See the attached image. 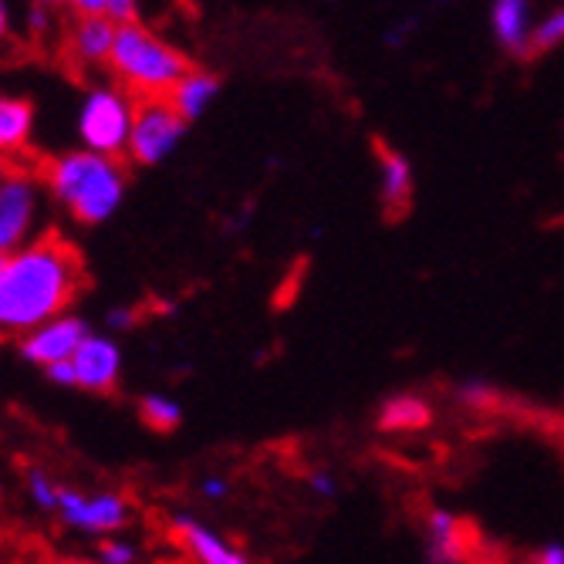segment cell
<instances>
[{
	"mask_svg": "<svg viewBox=\"0 0 564 564\" xmlns=\"http://www.w3.org/2000/svg\"><path fill=\"white\" fill-rule=\"evenodd\" d=\"M85 288V264L62 234H41L0 258V325L28 335L65 315Z\"/></svg>",
	"mask_w": 564,
	"mask_h": 564,
	"instance_id": "cell-1",
	"label": "cell"
},
{
	"mask_svg": "<svg viewBox=\"0 0 564 564\" xmlns=\"http://www.w3.org/2000/svg\"><path fill=\"white\" fill-rule=\"evenodd\" d=\"M41 183L55 196L68 217L85 227L116 217L126 196V170L119 156H106L88 145L58 152L41 163Z\"/></svg>",
	"mask_w": 564,
	"mask_h": 564,
	"instance_id": "cell-2",
	"label": "cell"
},
{
	"mask_svg": "<svg viewBox=\"0 0 564 564\" xmlns=\"http://www.w3.org/2000/svg\"><path fill=\"white\" fill-rule=\"evenodd\" d=\"M189 68L193 65L183 51L163 41L152 28L139 24L135 18L119 21L109 72L135 98H170Z\"/></svg>",
	"mask_w": 564,
	"mask_h": 564,
	"instance_id": "cell-3",
	"label": "cell"
},
{
	"mask_svg": "<svg viewBox=\"0 0 564 564\" xmlns=\"http://www.w3.org/2000/svg\"><path fill=\"white\" fill-rule=\"evenodd\" d=\"M135 106L139 98L122 88L119 82L95 85L78 109V142L106 152V156H129V139H132V122H135Z\"/></svg>",
	"mask_w": 564,
	"mask_h": 564,
	"instance_id": "cell-4",
	"label": "cell"
},
{
	"mask_svg": "<svg viewBox=\"0 0 564 564\" xmlns=\"http://www.w3.org/2000/svg\"><path fill=\"white\" fill-rule=\"evenodd\" d=\"M189 119L173 106L170 98H139L132 139H129V160L135 166H160L166 163L176 145L186 135Z\"/></svg>",
	"mask_w": 564,
	"mask_h": 564,
	"instance_id": "cell-5",
	"label": "cell"
},
{
	"mask_svg": "<svg viewBox=\"0 0 564 564\" xmlns=\"http://www.w3.org/2000/svg\"><path fill=\"white\" fill-rule=\"evenodd\" d=\"M41 186V173L34 176L28 166H14L8 160L4 180H0V250L4 253L31 240Z\"/></svg>",
	"mask_w": 564,
	"mask_h": 564,
	"instance_id": "cell-6",
	"label": "cell"
},
{
	"mask_svg": "<svg viewBox=\"0 0 564 564\" xmlns=\"http://www.w3.org/2000/svg\"><path fill=\"white\" fill-rule=\"evenodd\" d=\"M88 335V325L75 315H58V318H51L44 325H37L34 332L21 335L18 341V351L24 362L31 366H51V362H62V358H72L78 351V345L85 341Z\"/></svg>",
	"mask_w": 564,
	"mask_h": 564,
	"instance_id": "cell-7",
	"label": "cell"
},
{
	"mask_svg": "<svg viewBox=\"0 0 564 564\" xmlns=\"http://www.w3.org/2000/svg\"><path fill=\"white\" fill-rule=\"evenodd\" d=\"M58 514L65 524L85 531V534H116L119 528H126L129 521V507L119 494H95V497H82L75 490H62L58 500Z\"/></svg>",
	"mask_w": 564,
	"mask_h": 564,
	"instance_id": "cell-8",
	"label": "cell"
},
{
	"mask_svg": "<svg viewBox=\"0 0 564 564\" xmlns=\"http://www.w3.org/2000/svg\"><path fill=\"white\" fill-rule=\"evenodd\" d=\"M119 21L112 14H82L65 34V55L75 68H109Z\"/></svg>",
	"mask_w": 564,
	"mask_h": 564,
	"instance_id": "cell-9",
	"label": "cell"
},
{
	"mask_svg": "<svg viewBox=\"0 0 564 564\" xmlns=\"http://www.w3.org/2000/svg\"><path fill=\"white\" fill-rule=\"evenodd\" d=\"M72 358H75V369H78V389H85V392H112L119 386L122 351H119V345L112 338L88 332Z\"/></svg>",
	"mask_w": 564,
	"mask_h": 564,
	"instance_id": "cell-10",
	"label": "cell"
},
{
	"mask_svg": "<svg viewBox=\"0 0 564 564\" xmlns=\"http://www.w3.org/2000/svg\"><path fill=\"white\" fill-rule=\"evenodd\" d=\"M173 534H176V544H180L189 557H196V561H203V564H243V561H247L240 551H234V544H227V541H224L220 534H214L210 528L196 524L193 518H176V521H173Z\"/></svg>",
	"mask_w": 564,
	"mask_h": 564,
	"instance_id": "cell-11",
	"label": "cell"
},
{
	"mask_svg": "<svg viewBox=\"0 0 564 564\" xmlns=\"http://www.w3.org/2000/svg\"><path fill=\"white\" fill-rule=\"evenodd\" d=\"M490 21L510 55H531V0H494Z\"/></svg>",
	"mask_w": 564,
	"mask_h": 564,
	"instance_id": "cell-12",
	"label": "cell"
},
{
	"mask_svg": "<svg viewBox=\"0 0 564 564\" xmlns=\"http://www.w3.org/2000/svg\"><path fill=\"white\" fill-rule=\"evenodd\" d=\"M31 132H34V106L28 98H14L8 95L0 101V145H4V156H21V152L31 145Z\"/></svg>",
	"mask_w": 564,
	"mask_h": 564,
	"instance_id": "cell-13",
	"label": "cell"
},
{
	"mask_svg": "<svg viewBox=\"0 0 564 564\" xmlns=\"http://www.w3.org/2000/svg\"><path fill=\"white\" fill-rule=\"evenodd\" d=\"M217 91H220L217 75L199 72V68H189V72L183 75V82L173 88L170 101H173V106L193 122V119H199L203 112H207V106L217 98Z\"/></svg>",
	"mask_w": 564,
	"mask_h": 564,
	"instance_id": "cell-14",
	"label": "cell"
},
{
	"mask_svg": "<svg viewBox=\"0 0 564 564\" xmlns=\"http://www.w3.org/2000/svg\"><path fill=\"white\" fill-rule=\"evenodd\" d=\"M426 531H430V557L433 561H459L467 557V538H464V524H459L449 510H430L426 518Z\"/></svg>",
	"mask_w": 564,
	"mask_h": 564,
	"instance_id": "cell-15",
	"label": "cell"
},
{
	"mask_svg": "<svg viewBox=\"0 0 564 564\" xmlns=\"http://www.w3.org/2000/svg\"><path fill=\"white\" fill-rule=\"evenodd\" d=\"M379 156H382V199L389 214H399L409 203V193H413V170H409L405 156H399V152L386 145H379Z\"/></svg>",
	"mask_w": 564,
	"mask_h": 564,
	"instance_id": "cell-16",
	"label": "cell"
},
{
	"mask_svg": "<svg viewBox=\"0 0 564 564\" xmlns=\"http://www.w3.org/2000/svg\"><path fill=\"white\" fill-rule=\"evenodd\" d=\"M430 420H433V413H430V405L420 395H392L382 405L379 426L392 430V433H413V430L430 426Z\"/></svg>",
	"mask_w": 564,
	"mask_h": 564,
	"instance_id": "cell-17",
	"label": "cell"
},
{
	"mask_svg": "<svg viewBox=\"0 0 564 564\" xmlns=\"http://www.w3.org/2000/svg\"><path fill=\"white\" fill-rule=\"evenodd\" d=\"M139 416L149 430L156 433H173L180 423H183V405L170 395H160V392H149L142 395L139 402Z\"/></svg>",
	"mask_w": 564,
	"mask_h": 564,
	"instance_id": "cell-18",
	"label": "cell"
},
{
	"mask_svg": "<svg viewBox=\"0 0 564 564\" xmlns=\"http://www.w3.org/2000/svg\"><path fill=\"white\" fill-rule=\"evenodd\" d=\"M561 44H564V8L547 14L531 31V55H541V51H551V47H561Z\"/></svg>",
	"mask_w": 564,
	"mask_h": 564,
	"instance_id": "cell-19",
	"label": "cell"
},
{
	"mask_svg": "<svg viewBox=\"0 0 564 564\" xmlns=\"http://www.w3.org/2000/svg\"><path fill=\"white\" fill-rule=\"evenodd\" d=\"M28 494H31V500H34L41 510H58L62 490L55 487V480H51L44 470H31V474H28Z\"/></svg>",
	"mask_w": 564,
	"mask_h": 564,
	"instance_id": "cell-20",
	"label": "cell"
},
{
	"mask_svg": "<svg viewBox=\"0 0 564 564\" xmlns=\"http://www.w3.org/2000/svg\"><path fill=\"white\" fill-rule=\"evenodd\" d=\"M44 376L55 382V386H62V389H72V386H78V369H75V358H62V362H51V366H44Z\"/></svg>",
	"mask_w": 564,
	"mask_h": 564,
	"instance_id": "cell-21",
	"label": "cell"
},
{
	"mask_svg": "<svg viewBox=\"0 0 564 564\" xmlns=\"http://www.w3.org/2000/svg\"><path fill=\"white\" fill-rule=\"evenodd\" d=\"M98 561H106V564H129V561H135V547L126 544V541H101Z\"/></svg>",
	"mask_w": 564,
	"mask_h": 564,
	"instance_id": "cell-22",
	"label": "cell"
},
{
	"mask_svg": "<svg viewBox=\"0 0 564 564\" xmlns=\"http://www.w3.org/2000/svg\"><path fill=\"white\" fill-rule=\"evenodd\" d=\"M65 11L82 18V14H109V0H65Z\"/></svg>",
	"mask_w": 564,
	"mask_h": 564,
	"instance_id": "cell-23",
	"label": "cell"
},
{
	"mask_svg": "<svg viewBox=\"0 0 564 564\" xmlns=\"http://www.w3.org/2000/svg\"><path fill=\"white\" fill-rule=\"evenodd\" d=\"M132 325H135V312H129V307H112V312L106 315L109 332H129Z\"/></svg>",
	"mask_w": 564,
	"mask_h": 564,
	"instance_id": "cell-24",
	"label": "cell"
},
{
	"mask_svg": "<svg viewBox=\"0 0 564 564\" xmlns=\"http://www.w3.org/2000/svg\"><path fill=\"white\" fill-rule=\"evenodd\" d=\"M307 484H312V490H315V494H322V497H335V494H338L335 477H332V474H325V470L312 474V480H307Z\"/></svg>",
	"mask_w": 564,
	"mask_h": 564,
	"instance_id": "cell-25",
	"label": "cell"
},
{
	"mask_svg": "<svg viewBox=\"0 0 564 564\" xmlns=\"http://www.w3.org/2000/svg\"><path fill=\"white\" fill-rule=\"evenodd\" d=\"M135 8H139V0H109V14L116 21H132L135 18Z\"/></svg>",
	"mask_w": 564,
	"mask_h": 564,
	"instance_id": "cell-26",
	"label": "cell"
},
{
	"mask_svg": "<svg viewBox=\"0 0 564 564\" xmlns=\"http://www.w3.org/2000/svg\"><path fill=\"white\" fill-rule=\"evenodd\" d=\"M227 480L224 477H207V480H203V494H207L210 500H220V497H227Z\"/></svg>",
	"mask_w": 564,
	"mask_h": 564,
	"instance_id": "cell-27",
	"label": "cell"
},
{
	"mask_svg": "<svg viewBox=\"0 0 564 564\" xmlns=\"http://www.w3.org/2000/svg\"><path fill=\"white\" fill-rule=\"evenodd\" d=\"M541 564H564V547L561 544H547L541 554H538Z\"/></svg>",
	"mask_w": 564,
	"mask_h": 564,
	"instance_id": "cell-28",
	"label": "cell"
},
{
	"mask_svg": "<svg viewBox=\"0 0 564 564\" xmlns=\"http://www.w3.org/2000/svg\"><path fill=\"white\" fill-rule=\"evenodd\" d=\"M31 4H41V8H55V11H62V8H65V0H31Z\"/></svg>",
	"mask_w": 564,
	"mask_h": 564,
	"instance_id": "cell-29",
	"label": "cell"
}]
</instances>
